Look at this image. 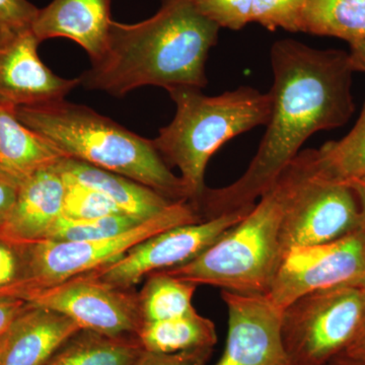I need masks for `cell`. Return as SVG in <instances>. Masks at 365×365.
<instances>
[{
  "label": "cell",
  "instance_id": "6da1fadb",
  "mask_svg": "<svg viewBox=\"0 0 365 365\" xmlns=\"http://www.w3.org/2000/svg\"><path fill=\"white\" fill-rule=\"evenodd\" d=\"M270 56L274 81L267 129L240 179L205 189L196 205L203 220L253 207L309 137L343 126L354 113L349 53L285 39L274 43Z\"/></svg>",
  "mask_w": 365,
  "mask_h": 365
},
{
  "label": "cell",
  "instance_id": "7a4b0ae2",
  "mask_svg": "<svg viewBox=\"0 0 365 365\" xmlns=\"http://www.w3.org/2000/svg\"><path fill=\"white\" fill-rule=\"evenodd\" d=\"M220 29L193 0H163L148 20L113 21L105 51L81 74L79 85L115 97L144 86L201 91L207 85L206 59Z\"/></svg>",
  "mask_w": 365,
  "mask_h": 365
},
{
  "label": "cell",
  "instance_id": "3957f363",
  "mask_svg": "<svg viewBox=\"0 0 365 365\" xmlns=\"http://www.w3.org/2000/svg\"><path fill=\"white\" fill-rule=\"evenodd\" d=\"M21 122L64 157L133 180L170 200L188 201L181 178L170 170L153 141L83 105L63 100L16 108Z\"/></svg>",
  "mask_w": 365,
  "mask_h": 365
},
{
  "label": "cell",
  "instance_id": "277c9868",
  "mask_svg": "<svg viewBox=\"0 0 365 365\" xmlns=\"http://www.w3.org/2000/svg\"><path fill=\"white\" fill-rule=\"evenodd\" d=\"M169 91L176 104V115L153 139L169 167H177L188 201L196 208L207 187L204 182L210 158L230 139L258 126L267 125L272 97L250 86L225 91L215 97L196 88Z\"/></svg>",
  "mask_w": 365,
  "mask_h": 365
},
{
  "label": "cell",
  "instance_id": "5b68a950",
  "mask_svg": "<svg viewBox=\"0 0 365 365\" xmlns=\"http://www.w3.org/2000/svg\"><path fill=\"white\" fill-rule=\"evenodd\" d=\"M289 185L287 167L241 222L193 260L163 272L196 287L267 294L284 257L281 227Z\"/></svg>",
  "mask_w": 365,
  "mask_h": 365
},
{
  "label": "cell",
  "instance_id": "8992f818",
  "mask_svg": "<svg viewBox=\"0 0 365 365\" xmlns=\"http://www.w3.org/2000/svg\"><path fill=\"white\" fill-rule=\"evenodd\" d=\"M287 170L290 185L281 227L284 256L290 249L326 244L359 230L356 197L347 182L319 174L316 150L299 153Z\"/></svg>",
  "mask_w": 365,
  "mask_h": 365
},
{
  "label": "cell",
  "instance_id": "52a82bcc",
  "mask_svg": "<svg viewBox=\"0 0 365 365\" xmlns=\"http://www.w3.org/2000/svg\"><path fill=\"white\" fill-rule=\"evenodd\" d=\"M365 285L314 290L282 309L281 335L294 365H327L359 331Z\"/></svg>",
  "mask_w": 365,
  "mask_h": 365
},
{
  "label": "cell",
  "instance_id": "ba28073f",
  "mask_svg": "<svg viewBox=\"0 0 365 365\" xmlns=\"http://www.w3.org/2000/svg\"><path fill=\"white\" fill-rule=\"evenodd\" d=\"M201 222L202 217L193 204L178 201L160 215L108 239L85 242L45 240L26 244L28 278L16 299L28 290L57 284L119 260L137 245L163 230Z\"/></svg>",
  "mask_w": 365,
  "mask_h": 365
},
{
  "label": "cell",
  "instance_id": "9c48e42d",
  "mask_svg": "<svg viewBox=\"0 0 365 365\" xmlns=\"http://www.w3.org/2000/svg\"><path fill=\"white\" fill-rule=\"evenodd\" d=\"M20 299L64 314L83 330L110 337H137L143 325L138 292L112 287L88 273L28 290Z\"/></svg>",
  "mask_w": 365,
  "mask_h": 365
},
{
  "label": "cell",
  "instance_id": "30bf717a",
  "mask_svg": "<svg viewBox=\"0 0 365 365\" xmlns=\"http://www.w3.org/2000/svg\"><path fill=\"white\" fill-rule=\"evenodd\" d=\"M365 285V230L316 246L290 249L267 297L283 309L314 290Z\"/></svg>",
  "mask_w": 365,
  "mask_h": 365
},
{
  "label": "cell",
  "instance_id": "8fae6325",
  "mask_svg": "<svg viewBox=\"0 0 365 365\" xmlns=\"http://www.w3.org/2000/svg\"><path fill=\"white\" fill-rule=\"evenodd\" d=\"M252 208L163 230L137 245L119 260L86 273L112 287L133 289L153 273L193 260L241 222Z\"/></svg>",
  "mask_w": 365,
  "mask_h": 365
},
{
  "label": "cell",
  "instance_id": "7c38bea8",
  "mask_svg": "<svg viewBox=\"0 0 365 365\" xmlns=\"http://www.w3.org/2000/svg\"><path fill=\"white\" fill-rule=\"evenodd\" d=\"M228 331L225 350L215 365H294L281 335L282 309L264 294L222 290Z\"/></svg>",
  "mask_w": 365,
  "mask_h": 365
},
{
  "label": "cell",
  "instance_id": "4fadbf2b",
  "mask_svg": "<svg viewBox=\"0 0 365 365\" xmlns=\"http://www.w3.org/2000/svg\"><path fill=\"white\" fill-rule=\"evenodd\" d=\"M32 29L0 37V104L28 107L64 97L79 79L56 76L43 63Z\"/></svg>",
  "mask_w": 365,
  "mask_h": 365
},
{
  "label": "cell",
  "instance_id": "5bb4252c",
  "mask_svg": "<svg viewBox=\"0 0 365 365\" xmlns=\"http://www.w3.org/2000/svg\"><path fill=\"white\" fill-rule=\"evenodd\" d=\"M66 182L56 167L45 168L21 182L0 235L18 242L45 241L63 212Z\"/></svg>",
  "mask_w": 365,
  "mask_h": 365
},
{
  "label": "cell",
  "instance_id": "9a60e30c",
  "mask_svg": "<svg viewBox=\"0 0 365 365\" xmlns=\"http://www.w3.org/2000/svg\"><path fill=\"white\" fill-rule=\"evenodd\" d=\"M112 0H53L39 9L32 30L40 42L66 38L83 48L91 61L107 47L111 31Z\"/></svg>",
  "mask_w": 365,
  "mask_h": 365
},
{
  "label": "cell",
  "instance_id": "2e32d148",
  "mask_svg": "<svg viewBox=\"0 0 365 365\" xmlns=\"http://www.w3.org/2000/svg\"><path fill=\"white\" fill-rule=\"evenodd\" d=\"M81 330L68 317L32 304L11 327V339L0 365H45Z\"/></svg>",
  "mask_w": 365,
  "mask_h": 365
},
{
  "label": "cell",
  "instance_id": "e0dca14e",
  "mask_svg": "<svg viewBox=\"0 0 365 365\" xmlns=\"http://www.w3.org/2000/svg\"><path fill=\"white\" fill-rule=\"evenodd\" d=\"M55 167L62 177L100 192L137 220H150L175 202L133 180L73 158H63Z\"/></svg>",
  "mask_w": 365,
  "mask_h": 365
},
{
  "label": "cell",
  "instance_id": "ac0fdd59",
  "mask_svg": "<svg viewBox=\"0 0 365 365\" xmlns=\"http://www.w3.org/2000/svg\"><path fill=\"white\" fill-rule=\"evenodd\" d=\"M63 158L58 148L20 121L16 108L0 104V170L23 182Z\"/></svg>",
  "mask_w": 365,
  "mask_h": 365
},
{
  "label": "cell",
  "instance_id": "d6986e66",
  "mask_svg": "<svg viewBox=\"0 0 365 365\" xmlns=\"http://www.w3.org/2000/svg\"><path fill=\"white\" fill-rule=\"evenodd\" d=\"M199 11L220 28L239 31L259 24L269 31L299 32L304 0H193Z\"/></svg>",
  "mask_w": 365,
  "mask_h": 365
},
{
  "label": "cell",
  "instance_id": "ffe728a7",
  "mask_svg": "<svg viewBox=\"0 0 365 365\" xmlns=\"http://www.w3.org/2000/svg\"><path fill=\"white\" fill-rule=\"evenodd\" d=\"M143 347L136 336L110 337L81 330L64 343L45 365H135Z\"/></svg>",
  "mask_w": 365,
  "mask_h": 365
},
{
  "label": "cell",
  "instance_id": "44dd1931",
  "mask_svg": "<svg viewBox=\"0 0 365 365\" xmlns=\"http://www.w3.org/2000/svg\"><path fill=\"white\" fill-rule=\"evenodd\" d=\"M137 338L144 350L157 353L213 348L217 342L215 323L197 311L177 318L143 324Z\"/></svg>",
  "mask_w": 365,
  "mask_h": 365
},
{
  "label": "cell",
  "instance_id": "7402d4cb",
  "mask_svg": "<svg viewBox=\"0 0 365 365\" xmlns=\"http://www.w3.org/2000/svg\"><path fill=\"white\" fill-rule=\"evenodd\" d=\"M299 32L339 38L349 44L365 40V0H304Z\"/></svg>",
  "mask_w": 365,
  "mask_h": 365
},
{
  "label": "cell",
  "instance_id": "603a6c76",
  "mask_svg": "<svg viewBox=\"0 0 365 365\" xmlns=\"http://www.w3.org/2000/svg\"><path fill=\"white\" fill-rule=\"evenodd\" d=\"M196 285L158 271L146 278L138 292L143 324L185 316L196 311L192 304Z\"/></svg>",
  "mask_w": 365,
  "mask_h": 365
},
{
  "label": "cell",
  "instance_id": "cb8c5ba5",
  "mask_svg": "<svg viewBox=\"0 0 365 365\" xmlns=\"http://www.w3.org/2000/svg\"><path fill=\"white\" fill-rule=\"evenodd\" d=\"M316 158L319 174L329 179L347 182L365 176V102L351 131L316 150Z\"/></svg>",
  "mask_w": 365,
  "mask_h": 365
},
{
  "label": "cell",
  "instance_id": "d4e9b609",
  "mask_svg": "<svg viewBox=\"0 0 365 365\" xmlns=\"http://www.w3.org/2000/svg\"><path fill=\"white\" fill-rule=\"evenodd\" d=\"M145 220L126 215H114L74 220L61 216L47 240L54 242H85L108 239L123 234Z\"/></svg>",
  "mask_w": 365,
  "mask_h": 365
},
{
  "label": "cell",
  "instance_id": "484cf974",
  "mask_svg": "<svg viewBox=\"0 0 365 365\" xmlns=\"http://www.w3.org/2000/svg\"><path fill=\"white\" fill-rule=\"evenodd\" d=\"M63 181L66 182V195L62 212L64 217L85 220L103 216L124 215L116 204L100 192L66 178H63Z\"/></svg>",
  "mask_w": 365,
  "mask_h": 365
},
{
  "label": "cell",
  "instance_id": "4316f807",
  "mask_svg": "<svg viewBox=\"0 0 365 365\" xmlns=\"http://www.w3.org/2000/svg\"><path fill=\"white\" fill-rule=\"evenodd\" d=\"M28 278L26 244L0 235V299L14 297Z\"/></svg>",
  "mask_w": 365,
  "mask_h": 365
},
{
  "label": "cell",
  "instance_id": "83f0119b",
  "mask_svg": "<svg viewBox=\"0 0 365 365\" xmlns=\"http://www.w3.org/2000/svg\"><path fill=\"white\" fill-rule=\"evenodd\" d=\"M38 11L28 0H0V37L32 29Z\"/></svg>",
  "mask_w": 365,
  "mask_h": 365
},
{
  "label": "cell",
  "instance_id": "f1b7e54d",
  "mask_svg": "<svg viewBox=\"0 0 365 365\" xmlns=\"http://www.w3.org/2000/svg\"><path fill=\"white\" fill-rule=\"evenodd\" d=\"M213 348L176 353H157L143 350L135 365H206Z\"/></svg>",
  "mask_w": 365,
  "mask_h": 365
},
{
  "label": "cell",
  "instance_id": "f546056e",
  "mask_svg": "<svg viewBox=\"0 0 365 365\" xmlns=\"http://www.w3.org/2000/svg\"><path fill=\"white\" fill-rule=\"evenodd\" d=\"M21 184L20 180L0 170V227L13 210Z\"/></svg>",
  "mask_w": 365,
  "mask_h": 365
},
{
  "label": "cell",
  "instance_id": "4dcf8cb0",
  "mask_svg": "<svg viewBox=\"0 0 365 365\" xmlns=\"http://www.w3.org/2000/svg\"><path fill=\"white\" fill-rule=\"evenodd\" d=\"M31 306L30 302L24 299L14 297L0 299V335L7 332Z\"/></svg>",
  "mask_w": 365,
  "mask_h": 365
},
{
  "label": "cell",
  "instance_id": "1f68e13d",
  "mask_svg": "<svg viewBox=\"0 0 365 365\" xmlns=\"http://www.w3.org/2000/svg\"><path fill=\"white\" fill-rule=\"evenodd\" d=\"M327 365H365V350H344Z\"/></svg>",
  "mask_w": 365,
  "mask_h": 365
},
{
  "label": "cell",
  "instance_id": "d6a6232c",
  "mask_svg": "<svg viewBox=\"0 0 365 365\" xmlns=\"http://www.w3.org/2000/svg\"><path fill=\"white\" fill-rule=\"evenodd\" d=\"M356 197L360 213V228L365 230V176L347 182Z\"/></svg>",
  "mask_w": 365,
  "mask_h": 365
},
{
  "label": "cell",
  "instance_id": "836d02e7",
  "mask_svg": "<svg viewBox=\"0 0 365 365\" xmlns=\"http://www.w3.org/2000/svg\"><path fill=\"white\" fill-rule=\"evenodd\" d=\"M349 45V59L353 71L365 73V40Z\"/></svg>",
  "mask_w": 365,
  "mask_h": 365
},
{
  "label": "cell",
  "instance_id": "e575fe53",
  "mask_svg": "<svg viewBox=\"0 0 365 365\" xmlns=\"http://www.w3.org/2000/svg\"><path fill=\"white\" fill-rule=\"evenodd\" d=\"M345 350H365V306L361 323H360L356 336H355L351 344L348 346Z\"/></svg>",
  "mask_w": 365,
  "mask_h": 365
},
{
  "label": "cell",
  "instance_id": "d590c367",
  "mask_svg": "<svg viewBox=\"0 0 365 365\" xmlns=\"http://www.w3.org/2000/svg\"><path fill=\"white\" fill-rule=\"evenodd\" d=\"M11 329L7 332L0 335V364H1L2 359H4V354H6L7 346H9V339H11Z\"/></svg>",
  "mask_w": 365,
  "mask_h": 365
}]
</instances>
